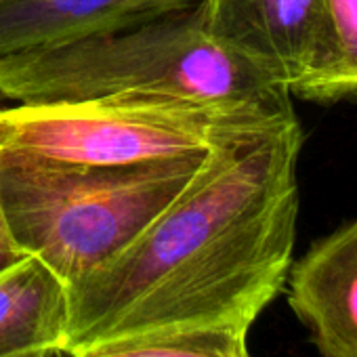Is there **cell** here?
I'll use <instances>...</instances> for the list:
<instances>
[{
  "mask_svg": "<svg viewBox=\"0 0 357 357\" xmlns=\"http://www.w3.org/2000/svg\"><path fill=\"white\" fill-rule=\"evenodd\" d=\"M288 305L321 357H357V219L290 265Z\"/></svg>",
  "mask_w": 357,
  "mask_h": 357,
  "instance_id": "8992f818",
  "label": "cell"
},
{
  "mask_svg": "<svg viewBox=\"0 0 357 357\" xmlns=\"http://www.w3.org/2000/svg\"><path fill=\"white\" fill-rule=\"evenodd\" d=\"M198 5L200 0H0V57L128 30Z\"/></svg>",
  "mask_w": 357,
  "mask_h": 357,
  "instance_id": "52a82bcc",
  "label": "cell"
},
{
  "mask_svg": "<svg viewBox=\"0 0 357 357\" xmlns=\"http://www.w3.org/2000/svg\"><path fill=\"white\" fill-rule=\"evenodd\" d=\"M0 95L17 105L158 95L269 118L296 116L292 93L217 43L202 24L200 7L128 30L0 57Z\"/></svg>",
  "mask_w": 357,
  "mask_h": 357,
  "instance_id": "7a4b0ae2",
  "label": "cell"
},
{
  "mask_svg": "<svg viewBox=\"0 0 357 357\" xmlns=\"http://www.w3.org/2000/svg\"><path fill=\"white\" fill-rule=\"evenodd\" d=\"M204 155L128 166H66L0 151L9 231L66 284L126 248L200 170Z\"/></svg>",
  "mask_w": 357,
  "mask_h": 357,
  "instance_id": "3957f363",
  "label": "cell"
},
{
  "mask_svg": "<svg viewBox=\"0 0 357 357\" xmlns=\"http://www.w3.org/2000/svg\"><path fill=\"white\" fill-rule=\"evenodd\" d=\"M198 7L217 43L298 97L326 61L321 0H200Z\"/></svg>",
  "mask_w": 357,
  "mask_h": 357,
  "instance_id": "5b68a950",
  "label": "cell"
},
{
  "mask_svg": "<svg viewBox=\"0 0 357 357\" xmlns=\"http://www.w3.org/2000/svg\"><path fill=\"white\" fill-rule=\"evenodd\" d=\"M66 328L68 284L47 263L26 255L0 271V357L61 353Z\"/></svg>",
  "mask_w": 357,
  "mask_h": 357,
  "instance_id": "ba28073f",
  "label": "cell"
},
{
  "mask_svg": "<svg viewBox=\"0 0 357 357\" xmlns=\"http://www.w3.org/2000/svg\"><path fill=\"white\" fill-rule=\"evenodd\" d=\"M282 120L158 95L13 105L0 114V151L66 166H128L204 155L238 132Z\"/></svg>",
  "mask_w": 357,
  "mask_h": 357,
  "instance_id": "277c9868",
  "label": "cell"
},
{
  "mask_svg": "<svg viewBox=\"0 0 357 357\" xmlns=\"http://www.w3.org/2000/svg\"><path fill=\"white\" fill-rule=\"evenodd\" d=\"M34 357H63L61 353H43V355H34Z\"/></svg>",
  "mask_w": 357,
  "mask_h": 357,
  "instance_id": "7c38bea8",
  "label": "cell"
},
{
  "mask_svg": "<svg viewBox=\"0 0 357 357\" xmlns=\"http://www.w3.org/2000/svg\"><path fill=\"white\" fill-rule=\"evenodd\" d=\"M301 147L296 116L217 143L126 248L68 284L63 357L164 330L250 328L292 265Z\"/></svg>",
  "mask_w": 357,
  "mask_h": 357,
  "instance_id": "6da1fadb",
  "label": "cell"
},
{
  "mask_svg": "<svg viewBox=\"0 0 357 357\" xmlns=\"http://www.w3.org/2000/svg\"><path fill=\"white\" fill-rule=\"evenodd\" d=\"M328 32V55L301 93L305 99L332 101L357 93V0H321Z\"/></svg>",
  "mask_w": 357,
  "mask_h": 357,
  "instance_id": "30bf717a",
  "label": "cell"
},
{
  "mask_svg": "<svg viewBox=\"0 0 357 357\" xmlns=\"http://www.w3.org/2000/svg\"><path fill=\"white\" fill-rule=\"evenodd\" d=\"M242 326L178 328L91 347L72 357H250Z\"/></svg>",
  "mask_w": 357,
  "mask_h": 357,
  "instance_id": "9c48e42d",
  "label": "cell"
},
{
  "mask_svg": "<svg viewBox=\"0 0 357 357\" xmlns=\"http://www.w3.org/2000/svg\"><path fill=\"white\" fill-rule=\"evenodd\" d=\"M0 114H3V105H0ZM24 257H26V252H22V248L15 244L11 231H9L5 208H3V198H0V271L9 265H13V263H17Z\"/></svg>",
  "mask_w": 357,
  "mask_h": 357,
  "instance_id": "8fae6325",
  "label": "cell"
}]
</instances>
